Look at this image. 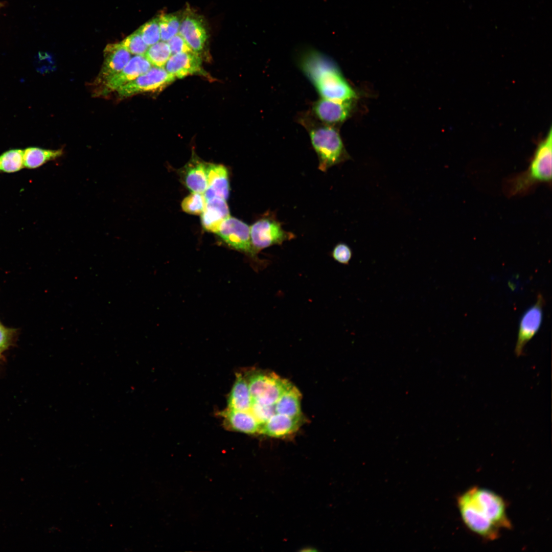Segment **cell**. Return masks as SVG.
<instances>
[{"mask_svg": "<svg viewBox=\"0 0 552 552\" xmlns=\"http://www.w3.org/2000/svg\"><path fill=\"white\" fill-rule=\"evenodd\" d=\"M218 414L223 418L226 428L250 435H259L258 424L249 412L226 408Z\"/></svg>", "mask_w": 552, "mask_h": 552, "instance_id": "e0dca14e", "label": "cell"}, {"mask_svg": "<svg viewBox=\"0 0 552 552\" xmlns=\"http://www.w3.org/2000/svg\"><path fill=\"white\" fill-rule=\"evenodd\" d=\"M353 106V99L337 101L321 98L313 104L312 114L320 122L334 126L349 117Z\"/></svg>", "mask_w": 552, "mask_h": 552, "instance_id": "9c48e42d", "label": "cell"}, {"mask_svg": "<svg viewBox=\"0 0 552 552\" xmlns=\"http://www.w3.org/2000/svg\"><path fill=\"white\" fill-rule=\"evenodd\" d=\"M206 164L193 156L180 170L181 179L192 192L203 194L207 189Z\"/></svg>", "mask_w": 552, "mask_h": 552, "instance_id": "9a60e30c", "label": "cell"}, {"mask_svg": "<svg viewBox=\"0 0 552 552\" xmlns=\"http://www.w3.org/2000/svg\"><path fill=\"white\" fill-rule=\"evenodd\" d=\"M543 295L539 293L536 303L522 316L518 333L515 353L517 357L523 355L526 343L535 336L540 328L545 304Z\"/></svg>", "mask_w": 552, "mask_h": 552, "instance_id": "ba28073f", "label": "cell"}, {"mask_svg": "<svg viewBox=\"0 0 552 552\" xmlns=\"http://www.w3.org/2000/svg\"><path fill=\"white\" fill-rule=\"evenodd\" d=\"M251 397L246 379L243 374L237 373L227 398V408L246 411L249 409Z\"/></svg>", "mask_w": 552, "mask_h": 552, "instance_id": "ac0fdd59", "label": "cell"}, {"mask_svg": "<svg viewBox=\"0 0 552 552\" xmlns=\"http://www.w3.org/2000/svg\"><path fill=\"white\" fill-rule=\"evenodd\" d=\"M229 216L226 200L214 197L206 200L205 209L201 214V223L205 230L217 234L223 222Z\"/></svg>", "mask_w": 552, "mask_h": 552, "instance_id": "2e32d148", "label": "cell"}, {"mask_svg": "<svg viewBox=\"0 0 552 552\" xmlns=\"http://www.w3.org/2000/svg\"><path fill=\"white\" fill-rule=\"evenodd\" d=\"M552 133L550 128L535 151L528 167L524 172L508 180L505 191L509 196L527 193L539 183L551 181Z\"/></svg>", "mask_w": 552, "mask_h": 552, "instance_id": "277c9868", "label": "cell"}, {"mask_svg": "<svg viewBox=\"0 0 552 552\" xmlns=\"http://www.w3.org/2000/svg\"><path fill=\"white\" fill-rule=\"evenodd\" d=\"M104 61L95 83L102 85L120 72L131 58L130 53L120 43L107 44L104 50Z\"/></svg>", "mask_w": 552, "mask_h": 552, "instance_id": "30bf717a", "label": "cell"}, {"mask_svg": "<svg viewBox=\"0 0 552 552\" xmlns=\"http://www.w3.org/2000/svg\"><path fill=\"white\" fill-rule=\"evenodd\" d=\"M171 54L168 43L162 41L150 45L144 56L151 65L164 67Z\"/></svg>", "mask_w": 552, "mask_h": 552, "instance_id": "44dd1931", "label": "cell"}, {"mask_svg": "<svg viewBox=\"0 0 552 552\" xmlns=\"http://www.w3.org/2000/svg\"><path fill=\"white\" fill-rule=\"evenodd\" d=\"M206 200L202 193L192 192L181 202L182 210L188 214L200 215L204 211Z\"/></svg>", "mask_w": 552, "mask_h": 552, "instance_id": "603a6c76", "label": "cell"}, {"mask_svg": "<svg viewBox=\"0 0 552 552\" xmlns=\"http://www.w3.org/2000/svg\"><path fill=\"white\" fill-rule=\"evenodd\" d=\"M160 39L168 41L178 34L180 22L179 17L174 14H163L158 17Z\"/></svg>", "mask_w": 552, "mask_h": 552, "instance_id": "7402d4cb", "label": "cell"}, {"mask_svg": "<svg viewBox=\"0 0 552 552\" xmlns=\"http://www.w3.org/2000/svg\"><path fill=\"white\" fill-rule=\"evenodd\" d=\"M331 256L335 261L341 264L347 265L352 258L353 252L348 244L340 242L333 248Z\"/></svg>", "mask_w": 552, "mask_h": 552, "instance_id": "484cf974", "label": "cell"}, {"mask_svg": "<svg viewBox=\"0 0 552 552\" xmlns=\"http://www.w3.org/2000/svg\"><path fill=\"white\" fill-rule=\"evenodd\" d=\"M208 187L203 195L206 200L219 197L226 200L229 193L228 171L220 164H206Z\"/></svg>", "mask_w": 552, "mask_h": 552, "instance_id": "5bb4252c", "label": "cell"}, {"mask_svg": "<svg viewBox=\"0 0 552 552\" xmlns=\"http://www.w3.org/2000/svg\"><path fill=\"white\" fill-rule=\"evenodd\" d=\"M165 69L175 78H182L194 74H202L201 59L197 52L173 54L165 65Z\"/></svg>", "mask_w": 552, "mask_h": 552, "instance_id": "4fadbf2b", "label": "cell"}, {"mask_svg": "<svg viewBox=\"0 0 552 552\" xmlns=\"http://www.w3.org/2000/svg\"><path fill=\"white\" fill-rule=\"evenodd\" d=\"M167 43L172 55L181 53L193 52L183 38L179 33L174 35L169 39Z\"/></svg>", "mask_w": 552, "mask_h": 552, "instance_id": "4316f807", "label": "cell"}, {"mask_svg": "<svg viewBox=\"0 0 552 552\" xmlns=\"http://www.w3.org/2000/svg\"><path fill=\"white\" fill-rule=\"evenodd\" d=\"M24 168V150L11 149L0 155V173H14Z\"/></svg>", "mask_w": 552, "mask_h": 552, "instance_id": "ffe728a7", "label": "cell"}, {"mask_svg": "<svg viewBox=\"0 0 552 552\" xmlns=\"http://www.w3.org/2000/svg\"><path fill=\"white\" fill-rule=\"evenodd\" d=\"M298 64L321 98L342 101L356 98V94L327 55L311 48L298 54Z\"/></svg>", "mask_w": 552, "mask_h": 552, "instance_id": "7a4b0ae2", "label": "cell"}, {"mask_svg": "<svg viewBox=\"0 0 552 552\" xmlns=\"http://www.w3.org/2000/svg\"><path fill=\"white\" fill-rule=\"evenodd\" d=\"M64 153L62 148L53 150L36 147H30L24 150L25 168L29 169L38 168L47 163L60 157Z\"/></svg>", "mask_w": 552, "mask_h": 552, "instance_id": "d6986e66", "label": "cell"}, {"mask_svg": "<svg viewBox=\"0 0 552 552\" xmlns=\"http://www.w3.org/2000/svg\"><path fill=\"white\" fill-rule=\"evenodd\" d=\"M120 43L130 53L135 55L144 56L149 48L143 41L139 30Z\"/></svg>", "mask_w": 552, "mask_h": 552, "instance_id": "cb8c5ba5", "label": "cell"}, {"mask_svg": "<svg viewBox=\"0 0 552 552\" xmlns=\"http://www.w3.org/2000/svg\"><path fill=\"white\" fill-rule=\"evenodd\" d=\"M456 503L466 527L483 539L494 540L501 530L512 528L505 500L493 491L473 487L458 496Z\"/></svg>", "mask_w": 552, "mask_h": 552, "instance_id": "6da1fadb", "label": "cell"}, {"mask_svg": "<svg viewBox=\"0 0 552 552\" xmlns=\"http://www.w3.org/2000/svg\"><path fill=\"white\" fill-rule=\"evenodd\" d=\"M250 234L252 247L256 253L275 245H282L285 241L295 238V235L282 227V223L277 218L275 213L267 211L250 226Z\"/></svg>", "mask_w": 552, "mask_h": 552, "instance_id": "5b68a950", "label": "cell"}, {"mask_svg": "<svg viewBox=\"0 0 552 552\" xmlns=\"http://www.w3.org/2000/svg\"><path fill=\"white\" fill-rule=\"evenodd\" d=\"M175 80L164 67L153 66L147 72L119 88L117 91L122 98L162 90Z\"/></svg>", "mask_w": 552, "mask_h": 552, "instance_id": "52a82bcc", "label": "cell"}, {"mask_svg": "<svg viewBox=\"0 0 552 552\" xmlns=\"http://www.w3.org/2000/svg\"><path fill=\"white\" fill-rule=\"evenodd\" d=\"M218 236L229 246L249 256L260 266L266 262L259 259L251 242L250 226L243 221L229 216L222 223Z\"/></svg>", "mask_w": 552, "mask_h": 552, "instance_id": "8992f818", "label": "cell"}, {"mask_svg": "<svg viewBox=\"0 0 552 552\" xmlns=\"http://www.w3.org/2000/svg\"><path fill=\"white\" fill-rule=\"evenodd\" d=\"M151 67L148 60L142 55H135L129 60L125 66L118 74L109 79L101 86V94L106 95L117 90L147 72Z\"/></svg>", "mask_w": 552, "mask_h": 552, "instance_id": "8fae6325", "label": "cell"}, {"mask_svg": "<svg viewBox=\"0 0 552 552\" xmlns=\"http://www.w3.org/2000/svg\"><path fill=\"white\" fill-rule=\"evenodd\" d=\"M178 32L194 52L198 53L203 49L208 35L199 17L188 12L180 22Z\"/></svg>", "mask_w": 552, "mask_h": 552, "instance_id": "7c38bea8", "label": "cell"}, {"mask_svg": "<svg viewBox=\"0 0 552 552\" xmlns=\"http://www.w3.org/2000/svg\"><path fill=\"white\" fill-rule=\"evenodd\" d=\"M139 30L143 41L148 46L156 43L160 39L158 18L146 22Z\"/></svg>", "mask_w": 552, "mask_h": 552, "instance_id": "d4e9b609", "label": "cell"}, {"mask_svg": "<svg viewBox=\"0 0 552 552\" xmlns=\"http://www.w3.org/2000/svg\"><path fill=\"white\" fill-rule=\"evenodd\" d=\"M299 122L309 133L312 146L318 159V169L322 172L351 159L338 131L333 126L325 124L312 113H307Z\"/></svg>", "mask_w": 552, "mask_h": 552, "instance_id": "3957f363", "label": "cell"}, {"mask_svg": "<svg viewBox=\"0 0 552 552\" xmlns=\"http://www.w3.org/2000/svg\"><path fill=\"white\" fill-rule=\"evenodd\" d=\"M10 339L9 330L0 325V354L8 347Z\"/></svg>", "mask_w": 552, "mask_h": 552, "instance_id": "83f0119b", "label": "cell"}]
</instances>
